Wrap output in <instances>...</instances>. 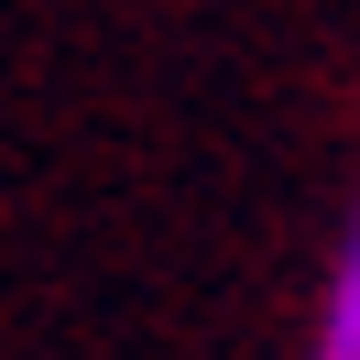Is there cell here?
Returning a JSON list of instances; mask_svg holds the SVG:
<instances>
[{
	"mask_svg": "<svg viewBox=\"0 0 360 360\" xmlns=\"http://www.w3.org/2000/svg\"><path fill=\"white\" fill-rule=\"evenodd\" d=\"M306 360H360V229H349V251H338V273H328V316H316Z\"/></svg>",
	"mask_w": 360,
	"mask_h": 360,
	"instance_id": "obj_1",
	"label": "cell"
}]
</instances>
